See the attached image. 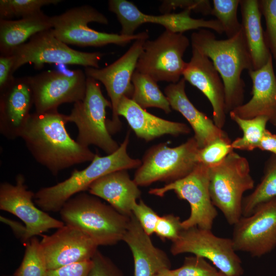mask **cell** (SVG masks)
I'll return each mask as SVG.
<instances>
[{"mask_svg":"<svg viewBox=\"0 0 276 276\" xmlns=\"http://www.w3.org/2000/svg\"><path fill=\"white\" fill-rule=\"evenodd\" d=\"M0 94V132L8 140L20 137L34 105L27 77H14Z\"/></svg>","mask_w":276,"mask_h":276,"instance_id":"19","label":"cell"},{"mask_svg":"<svg viewBox=\"0 0 276 276\" xmlns=\"http://www.w3.org/2000/svg\"><path fill=\"white\" fill-rule=\"evenodd\" d=\"M4 276H9V275H4ZM12 276H13V275H12Z\"/></svg>","mask_w":276,"mask_h":276,"instance_id":"47","label":"cell"},{"mask_svg":"<svg viewBox=\"0 0 276 276\" xmlns=\"http://www.w3.org/2000/svg\"><path fill=\"white\" fill-rule=\"evenodd\" d=\"M130 248L134 260V276H154L164 269H171L167 254L155 246L132 214L123 240Z\"/></svg>","mask_w":276,"mask_h":276,"instance_id":"22","label":"cell"},{"mask_svg":"<svg viewBox=\"0 0 276 276\" xmlns=\"http://www.w3.org/2000/svg\"><path fill=\"white\" fill-rule=\"evenodd\" d=\"M209 168L212 203L234 225L242 216L243 194L254 187L249 163L233 151L221 163Z\"/></svg>","mask_w":276,"mask_h":276,"instance_id":"5","label":"cell"},{"mask_svg":"<svg viewBox=\"0 0 276 276\" xmlns=\"http://www.w3.org/2000/svg\"><path fill=\"white\" fill-rule=\"evenodd\" d=\"M91 261L92 266L88 276H124L121 270L98 250Z\"/></svg>","mask_w":276,"mask_h":276,"instance_id":"40","label":"cell"},{"mask_svg":"<svg viewBox=\"0 0 276 276\" xmlns=\"http://www.w3.org/2000/svg\"><path fill=\"white\" fill-rule=\"evenodd\" d=\"M189 45V39L182 33L165 30L154 40L145 41L136 70L157 82L176 83L187 65L183 56Z\"/></svg>","mask_w":276,"mask_h":276,"instance_id":"10","label":"cell"},{"mask_svg":"<svg viewBox=\"0 0 276 276\" xmlns=\"http://www.w3.org/2000/svg\"><path fill=\"white\" fill-rule=\"evenodd\" d=\"M192 48L208 57L219 74L224 86L226 114L243 104L244 70H253L252 61L242 29L235 36L218 39L209 29H201L191 36Z\"/></svg>","mask_w":276,"mask_h":276,"instance_id":"2","label":"cell"},{"mask_svg":"<svg viewBox=\"0 0 276 276\" xmlns=\"http://www.w3.org/2000/svg\"><path fill=\"white\" fill-rule=\"evenodd\" d=\"M170 251L174 256L190 253L203 258L228 275H242L244 271L232 239L217 236L211 229L196 226L183 229L172 242Z\"/></svg>","mask_w":276,"mask_h":276,"instance_id":"12","label":"cell"},{"mask_svg":"<svg viewBox=\"0 0 276 276\" xmlns=\"http://www.w3.org/2000/svg\"><path fill=\"white\" fill-rule=\"evenodd\" d=\"M61 0H1L0 19L25 17L41 12L43 6L56 5Z\"/></svg>","mask_w":276,"mask_h":276,"instance_id":"33","label":"cell"},{"mask_svg":"<svg viewBox=\"0 0 276 276\" xmlns=\"http://www.w3.org/2000/svg\"><path fill=\"white\" fill-rule=\"evenodd\" d=\"M209 183V167L198 163L187 176L162 187L151 189L149 193L163 197L167 192L173 191L190 206L189 217L181 222L183 229L196 226L212 230L218 213L211 200Z\"/></svg>","mask_w":276,"mask_h":276,"instance_id":"11","label":"cell"},{"mask_svg":"<svg viewBox=\"0 0 276 276\" xmlns=\"http://www.w3.org/2000/svg\"><path fill=\"white\" fill-rule=\"evenodd\" d=\"M109 10L115 14L121 26L120 34L134 35L135 31L142 25L152 23L161 25L166 30L176 33L204 28L223 33V28L216 19L205 20L194 18L190 16V9L179 13H170L154 15L142 12L134 4L126 0H109Z\"/></svg>","mask_w":276,"mask_h":276,"instance_id":"14","label":"cell"},{"mask_svg":"<svg viewBox=\"0 0 276 276\" xmlns=\"http://www.w3.org/2000/svg\"><path fill=\"white\" fill-rule=\"evenodd\" d=\"M147 39L142 38L134 40L124 55L107 67H85L86 76L101 82L110 98L112 116L111 119H107L106 125L111 135L121 129L122 123L118 114V105L123 97L131 99L134 89L132 78L144 43Z\"/></svg>","mask_w":276,"mask_h":276,"instance_id":"13","label":"cell"},{"mask_svg":"<svg viewBox=\"0 0 276 276\" xmlns=\"http://www.w3.org/2000/svg\"><path fill=\"white\" fill-rule=\"evenodd\" d=\"M89 193L106 201L121 214L130 216L132 208L141 196L139 186L127 170L109 173L93 182Z\"/></svg>","mask_w":276,"mask_h":276,"instance_id":"25","label":"cell"},{"mask_svg":"<svg viewBox=\"0 0 276 276\" xmlns=\"http://www.w3.org/2000/svg\"><path fill=\"white\" fill-rule=\"evenodd\" d=\"M234 149L228 136L219 138L203 148L197 154L198 163L210 168L221 163Z\"/></svg>","mask_w":276,"mask_h":276,"instance_id":"34","label":"cell"},{"mask_svg":"<svg viewBox=\"0 0 276 276\" xmlns=\"http://www.w3.org/2000/svg\"><path fill=\"white\" fill-rule=\"evenodd\" d=\"M59 212L65 224L79 229L98 246L113 245L122 241L130 220V216L84 193L71 198Z\"/></svg>","mask_w":276,"mask_h":276,"instance_id":"4","label":"cell"},{"mask_svg":"<svg viewBox=\"0 0 276 276\" xmlns=\"http://www.w3.org/2000/svg\"><path fill=\"white\" fill-rule=\"evenodd\" d=\"M181 222L179 216L173 214L160 216L154 233L163 240L168 239L173 242L183 229Z\"/></svg>","mask_w":276,"mask_h":276,"instance_id":"38","label":"cell"},{"mask_svg":"<svg viewBox=\"0 0 276 276\" xmlns=\"http://www.w3.org/2000/svg\"><path fill=\"white\" fill-rule=\"evenodd\" d=\"M192 54L183 72V78L207 98L212 107L213 120L222 129L225 125L226 115L222 80L208 57L194 49H192Z\"/></svg>","mask_w":276,"mask_h":276,"instance_id":"20","label":"cell"},{"mask_svg":"<svg viewBox=\"0 0 276 276\" xmlns=\"http://www.w3.org/2000/svg\"><path fill=\"white\" fill-rule=\"evenodd\" d=\"M91 266V259L48 270L46 276H88Z\"/></svg>","mask_w":276,"mask_h":276,"instance_id":"41","label":"cell"},{"mask_svg":"<svg viewBox=\"0 0 276 276\" xmlns=\"http://www.w3.org/2000/svg\"><path fill=\"white\" fill-rule=\"evenodd\" d=\"M25 245L23 259L13 276H46L48 270L40 241L33 237Z\"/></svg>","mask_w":276,"mask_h":276,"instance_id":"31","label":"cell"},{"mask_svg":"<svg viewBox=\"0 0 276 276\" xmlns=\"http://www.w3.org/2000/svg\"><path fill=\"white\" fill-rule=\"evenodd\" d=\"M133 93L131 100L143 109L156 107L166 113L171 111L168 99L160 90L157 82L135 70L132 78Z\"/></svg>","mask_w":276,"mask_h":276,"instance_id":"28","label":"cell"},{"mask_svg":"<svg viewBox=\"0 0 276 276\" xmlns=\"http://www.w3.org/2000/svg\"><path fill=\"white\" fill-rule=\"evenodd\" d=\"M232 240L236 251L260 257L276 247V198L258 205L233 225Z\"/></svg>","mask_w":276,"mask_h":276,"instance_id":"16","label":"cell"},{"mask_svg":"<svg viewBox=\"0 0 276 276\" xmlns=\"http://www.w3.org/2000/svg\"><path fill=\"white\" fill-rule=\"evenodd\" d=\"M154 276H176L172 269H164L157 272Z\"/></svg>","mask_w":276,"mask_h":276,"instance_id":"45","label":"cell"},{"mask_svg":"<svg viewBox=\"0 0 276 276\" xmlns=\"http://www.w3.org/2000/svg\"><path fill=\"white\" fill-rule=\"evenodd\" d=\"M118 114L123 117L139 138L151 141L164 135L188 134L190 128L186 124L165 120L148 112L131 99L124 97L118 107Z\"/></svg>","mask_w":276,"mask_h":276,"instance_id":"24","label":"cell"},{"mask_svg":"<svg viewBox=\"0 0 276 276\" xmlns=\"http://www.w3.org/2000/svg\"><path fill=\"white\" fill-rule=\"evenodd\" d=\"M68 123L67 115L58 110L35 111L20 137L34 159L54 176L74 165L91 162L96 155L71 137L65 127Z\"/></svg>","mask_w":276,"mask_h":276,"instance_id":"1","label":"cell"},{"mask_svg":"<svg viewBox=\"0 0 276 276\" xmlns=\"http://www.w3.org/2000/svg\"><path fill=\"white\" fill-rule=\"evenodd\" d=\"M13 73L21 66L31 63L35 69H41L45 63L78 65L99 68L104 54L85 52L74 50L58 39L51 29L33 36L27 42L15 49Z\"/></svg>","mask_w":276,"mask_h":276,"instance_id":"9","label":"cell"},{"mask_svg":"<svg viewBox=\"0 0 276 276\" xmlns=\"http://www.w3.org/2000/svg\"><path fill=\"white\" fill-rule=\"evenodd\" d=\"M229 115L243 132L242 137L236 138L232 142L233 148L244 151H252L259 149L267 130L266 125L268 119L264 116L243 119L232 111L229 113Z\"/></svg>","mask_w":276,"mask_h":276,"instance_id":"30","label":"cell"},{"mask_svg":"<svg viewBox=\"0 0 276 276\" xmlns=\"http://www.w3.org/2000/svg\"><path fill=\"white\" fill-rule=\"evenodd\" d=\"M176 276H218L219 271L205 259L197 256L186 257L182 265L172 269Z\"/></svg>","mask_w":276,"mask_h":276,"instance_id":"35","label":"cell"},{"mask_svg":"<svg viewBox=\"0 0 276 276\" xmlns=\"http://www.w3.org/2000/svg\"><path fill=\"white\" fill-rule=\"evenodd\" d=\"M186 81L182 78L176 83H170L164 93L171 109L180 113L191 125L194 132L193 137L201 149L216 139L228 135L213 120L194 106L186 95Z\"/></svg>","mask_w":276,"mask_h":276,"instance_id":"23","label":"cell"},{"mask_svg":"<svg viewBox=\"0 0 276 276\" xmlns=\"http://www.w3.org/2000/svg\"><path fill=\"white\" fill-rule=\"evenodd\" d=\"M0 219L2 222L10 226L15 235L24 243L27 233L25 225H22L18 221L9 219L3 216H1Z\"/></svg>","mask_w":276,"mask_h":276,"instance_id":"43","label":"cell"},{"mask_svg":"<svg viewBox=\"0 0 276 276\" xmlns=\"http://www.w3.org/2000/svg\"><path fill=\"white\" fill-rule=\"evenodd\" d=\"M48 270L91 259L98 246L79 229L65 224L40 241Z\"/></svg>","mask_w":276,"mask_h":276,"instance_id":"18","label":"cell"},{"mask_svg":"<svg viewBox=\"0 0 276 276\" xmlns=\"http://www.w3.org/2000/svg\"><path fill=\"white\" fill-rule=\"evenodd\" d=\"M177 8L183 10L190 9L202 15L211 14L212 7L210 1L208 0H165L159 7L162 14L170 13Z\"/></svg>","mask_w":276,"mask_h":276,"instance_id":"37","label":"cell"},{"mask_svg":"<svg viewBox=\"0 0 276 276\" xmlns=\"http://www.w3.org/2000/svg\"><path fill=\"white\" fill-rule=\"evenodd\" d=\"M107 107L111 108V104L104 97L98 81L87 77L85 97L74 104L67 119L68 123H74L78 129L76 141L79 144L88 147L93 145L110 154L120 145L107 129Z\"/></svg>","mask_w":276,"mask_h":276,"instance_id":"8","label":"cell"},{"mask_svg":"<svg viewBox=\"0 0 276 276\" xmlns=\"http://www.w3.org/2000/svg\"><path fill=\"white\" fill-rule=\"evenodd\" d=\"M240 0H213L211 14L220 23L227 38L237 34L242 29L237 11Z\"/></svg>","mask_w":276,"mask_h":276,"instance_id":"32","label":"cell"},{"mask_svg":"<svg viewBox=\"0 0 276 276\" xmlns=\"http://www.w3.org/2000/svg\"><path fill=\"white\" fill-rule=\"evenodd\" d=\"M248 72L252 83V97L231 111L243 119L264 116L276 126V77L272 55L260 68Z\"/></svg>","mask_w":276,"mask_h":276,"instance_id":"21","label":"cell"},{"mask_svg":"<svg viewBox=\"0 0 276 276\" xmlns=\"http://www.w3.org/2000/svg\"><path fill=\"white\" fill-rule=\"evenodd\" d=\"M218 276H242V275H228L225 273H223L220 271H219V274Z\"/></svg>","mask_w":276,"mask_h":276,"instance_id":"46","label":"cell"},{"mask_svg":"<svg viewBox=\"0 0 276 276\" xmlns=\"http://www.w3.org/2000/svg\"><path fill=\"white\" fill-rule=\"evenodd\" d=\"M52 27L50 17L42 11L16 20L0 19L1 55H11L33 36Z\"/></svg>","mask_w":276,"mask_h":276,"instance_id":"26","label":"cell"},{"mask_svg":"<svg viewBox=\"0 0 276 276\" xmlns=\"http://www.w3.org/2000/svg\"><path fill=\"white\" fill-rule=\"evenodd\" d=\"M129 135L128 132L113 153L104 156L96 154L90 164L84 169H74L64 180L39 189L35 193V204L45 212H59L68 200L75 195L88 190L90 185L100 177L114 171L139 168L142 161L131 157L127 153Z\"/></svg>","mask_w":276,"mask_h":276,"instance_id":"3","label":"cell"},{"mask_svg":"<svg viewBox=\"0 0 276 276\" xmlns=\"http://www.w3.org/2000/svg\"><path fill=\"white\" fill-rule=\"evenodd\" d=\"M199 149L193 136L175 147L166 143L154 145L146 152L133 179L139 186H147L156 181L169 183L183 178L198 164Z\"/></svg>","mask_w":276,"mask_h":276,"instance_id":"7","label":"cell"},{"mask_svg":"<svg viewBox=\"0 0 276 276\" xmlns=\"http://www.w3.org/2000/svg\"><path fill=\"white\" fill-rule=\"evenodd\" d=\"M259 149L271 152L276 156V135L267 130Z\"/></svg>","mask_w":276,"mask_h":276,"instance_id":"44","label":"cell"},{"mask_svg":"<svg viewBox=\"0 0 276 276\" xmlns=\"http://www.w3.org/2000/svg\"><path fill=\"white\" fill-rule=\"evenodd\" d=\"M27 77L38 113L58 110L62 104L75 103L85 95L87 76L81 70L69 73L46 71Z\"/></svg>","mask_w":276,"mask_h":276,"instance_id":"15","label":"cell"},{"mask_svg":"<svg viewBox=\"0 0 276 276\" xmlns=\"http://www.w3.org/2000/svg\"><path fill=\"white\" fill-rule=\"evenodd\" d=\"M50 19L53 33L66 44L95 47L109 44L125 46L133 40L149 37L147 31L125 36L90 28L88 26L90 22L108 25L109 22L103 13L89 5L71 8L62 14L50 17Z\"/></svg>","mask_w":276,"mask_h":276,"instance_id":"6","label":"cell"},{"mask_svg":"<svg viewBox=\"0 0 276 276\" xmlns=\"http://www.w3.org/2000/svg\"><path fill=\"white\" fill-rule=\"evenodd\" d=\"M242 29L251 55L253 70L264 65L271 56L265 40L259 1L240 0Z\"/></svg>","mask_w":276,"mask_h":276,"instance_id":"27","label":"cell"},{"mask_svg":"<svg viewBox=\"0 0 276 276\" xmlns=\"http://www.w3.org/2000/svg\"><path fill=\"white\" fill-rule=\"evenodd\" d=\"M132 214L149 236L154 233L159 216L142 200L135 202L132 208Z\"/></svg>","mask_w":276,"mask_h":276,"instance_id":"39","label":"cell"},{"mask_svg":"<svg viewBox=\"0 0 276 276\" xmlns=\"http://www.w3.org/2000/svg\"><path fill=\"white\" fill-rule=\"evenodd\" d=\"M259 4L266 21L265 42L276 63V0L259 1Z\"/></svg>","mask_w":276,"mask_h":276,"instance_id":"36","label":"cell"},{"mask_svg":"<svg viewBox=\"0 0 276 276\" xmlns=\"http://www.w3.org/2000/svg\"><path fill=\"white\" fill-rule=\"evenodd\" d=\"M276 198V156L273 154L266 162L264 175L250 194L243 197L242 216L250 215L262 203Z\"/></svg>","mask_w":276,"mask_h":276,"instance_id":"29","label":"cell"},{"mask_svg":"<svg viewBox=\"0 0 276 276\" xmlns=\"http://www.w3.org/2000/svg\"><path fill=\"white\" fill-rule=\"evenodd\" d=\"M15 180V185L8 182L0 184V209L16 216L24 223L27 229L24 244L33 237L65 225L35 205V193L28 190L22 174H17Z\"/></svg>","mask_w":276,"mask_h":276,"instance_id":"17","label":"cell"},{"mask_svg":"<svg viewBox=\"0 0 276 276\" xmlns=\"http://www.w3.org/2000/svg\"><path fill=\"white\" fill-rule=\"evenodd\" d=\"M12 55H0V90L3 89L14 78Z\"/></svg>","mask_w":276,"mask_h":276,"instance_id":"42","label":"cell"}]
</instances>
